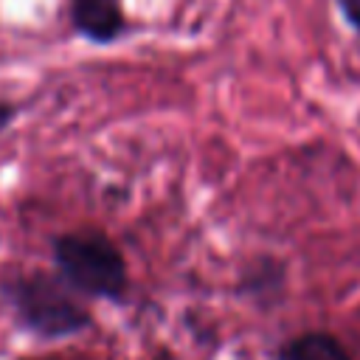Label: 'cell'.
Wrapping results in <instances>:
<instances>
[{
  "mask_svg": "<svg viewBox=\"0 0 360 360\" xmlns=\"http://www.w3.org/2000/svg\"><path fill=\"white\" fill-rule=\"evenodd\" d=\"M73 292L76 290L68 287L62 276L48 273H25L3 287L17 323L42 340L70 338L93 326V315L73 298Z\"/></svg>",
  "mask_w": 360,
  "mask_h": 360,
  "instance_id": "1",
  "label": "cell"
},
{
  "mask_svg": "<svg viewBox=\"0 0 360 360\" xmlns=\"http://www.w3.org/2000/svg\"><path fill=\"white\" fill-rule=\"evenodd\" d=\"M53 262L68 287L82 295L124 301L129 273L121 250L98 231H76L53 239Z\"/></svg>",
  "mask_w": 360,
  "mask_h": 360,
  "instance_id": "2",
  "label": "cell"
},
{
  "mask_svg": "<svg viewBox=\"0 0 360 360\" xmlns=\"http://www.w3.org/2000/svg\"><path fill=\"white\" fill-rule=\"evenodd\" d=\"M70 22L84 39L110 45L124 34L121 0H70Z\"/></svg>",
  "mask_w": 360,
  "mask_h": 360,
  "instance_id": "3",
  "label": "cell"
},
{
  "mask_svg": "<svg viewBox=\"0 0 360 360\" xmlns=\"http://www.w3.org/2000/svg\"><path fill=\"white\" fill-rule=\"evenodd\" d=\"M278 360H352L343 343L326 332H304L278 349Z\"/></svg>",
  "mask_w": 360,
  "mask_h": 360,
  "instance_id": "4",
  "label": "cell"
},
{
  "mask_svg": "<svg viewBox=\"0 0 360 360\" xmlns=\"http://www.w3.org/2000/svg\"><path fill=\"white\" fill-rule=\"evenodd\" d=\"M340 3V11H343V17L360 31V0H338Z\"/></svg>",
  "mask_w": 360,
  "mask_h": 360,
  "instance_id": "5",
  "label": "cell"
},
{
  "mask_svg": "<svg viewBox=\"0 0 360 360\" xmlns=\"http://www.w3.org/2000/svg\"><path fill=\"white\" fill-rule=\"evenodd\" d=\"M17 118V107L14 104H6V101H0V132L11 124Z\"/></svg>",
  "mask_w": 360,
  "mask_h": 360,
  "instance_id": "6",
  "label": "cell"
},
{
  "mask_svg": "<svg viewBox=\"0 0 360 360\" xmlns=\"http://www.w3.org/2000/svg\"><path fill=\"white\" fill-rule=\"evenodd\" d=\"M28 360H59V357H28Z\"/></svg>",
  "mask_w": 360,
  "mask_h": 360,
  "instance_id": "7",
  "label": "cell"
}]
</instances>
